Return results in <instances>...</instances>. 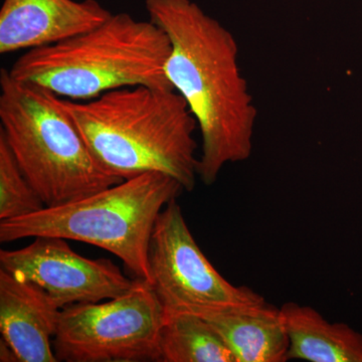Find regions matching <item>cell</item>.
Returning a JSON list of instances; mask_svg holds the SVG:
<instances>
[{"label": "cell", "instance_id": "1", "mask_svg": "<svg viewBox=\"0 0 362 362\" xmlns=\"http://www.w3.org/2000/svg\"><path fill=\"white\" fill-rule=\"evenodd\" d=\"M145 6L170 40L166 77L197 120V173L204 185H213L226 164L250 158L258 117L237 40L192 0H146Z\"/></svg>", "mask_w": 362, "mask_h": 362}, {"label": "cell", "instance_id": "2", "mask_svg": "<svg viewBox=\"0 0 362 362\" xmlns=\"http://www.w3.org/2000/svg\"><path fill=\"white\" fill-rule=\"evenodd\" d=\"M61 103L110 175L125 180L161 173L187 192L194 189L199 176L194 138L199 126L175 89L135 86L89 101L61 98Z\"/></svg>", "mask_w": 362, "mask_h": 362}, {"label": "cell", "instance_id": "3", "mask_svg": "<svg viewBox=\"0 0 362 362\" xmlns=\"http://www.w3.org/2000/svg\"><path fill=\"white\" fill-rule=\"evenodd\" d=\"M170 51L161 28L121 13L70 39L28 49L8 71L57 96L89 101L119 88L173 89L165 73Z\"/></svg>", "mask_w": 362, "mask_h": 362}, {"label": "cell", "instance_id": "4", "mask_svg": "<svg viewBox=\"0 0 362 362\" xmlns=\"http://www.w3.org/2000/svg\"><path fill=\"white\" fill-rule=\"evenodd\" d=\"M0 133L45 206L77 201L123 181L105 170L63 108L42 86L0 70Z\"/></svg>", "mask_w": 362, "mask_h": 362}, {"label": "cell", "instance_id": "5", "mask_svg": "<svg viewBox=\"0 0 362 362\" xmlns=\"http://www.w3.org/2000/svg\"><path fill=\"white\" fill-rule=\"evenodd\" d=\"M185 190L168 175L146 173L37 213L0 221V242L58 237L115 255L135 278L149 281V247L159 214Z\"/></svg>", "mask_w": 362, "mask_h": 362}, {"label": "cell", "instance_id": "6", "mask_svg": "<svg viewBox=\"0 0 362 362\" xmlns=\"http://www.w3.org/2000/svg\"><path fill=\"white\" fill-rule=\"evenodd\" d=\"M163 306L148 282L135 278L120 296L62 309L52 349L58 361H160Z\"/></svg>", "mask_w": 362, "mask_h": 362}, {"label": "cell", "instance_id": "7", "mask_svg": "<svg viewBox=\"0 0 362 362\" xmlns=\"http://www.w3.org/2000/svg\"><path fill=\"white\" fill-rule=\"evenodd\" d=\"M149 285L165 314L201 317L264 303L246 286L230 284L195 242L176 199L159 214L149 247Z\"/></svg>", "mask_w": 362, "mask_h": 362}, {"label": "cell", "instance_id": "8", "mask_svg": "<svg viewBox=\"0 0 362 362\" xmlns=\"http://www.w3.org/2000/svg\"><path fill=\"white\" fill-rule=\"evenodd\" d=\"M66 240L37 237L23 249L1 250L0 266L44 290L62 309L120 296L134 284L110 259L85 258Z\"/></svg>", "mask_w": 362, "mask_h": 362}, {"label": "cell", "instance_id": "9", "mask_svg": "<svg viewBox=\"0 0 362 362\" xmlns=\"http://www.w3.org/2000/svg\"><path fill=\"white\" fill-rule=\"evenodd\" d=\"M111 16L97 0H4L0 54L56 44L96 28Z\"/></svg>", "mask_w": 362, "mask_h": 362}, {"label": "cell", "instance_id": "10", "mask_svg": "<svg viewBox=\"0 0 362 362\" xmlns=\"http://www.w3.org/2000/svg\"><path fill=\"white\" fill-rule=\"evenodd\" d=\"M62 308L40 287L0 269V332L16 361L57 362Z\"/></svg>", "mask_w": 362, "mask_h": 362}, {"label": "cell", "instance_id": "11", "mask_svg": "<svg viewBox=\"0 0 362 362\" xmlns=\"http://www.w3.org/2000/svg\"><path fill=\"white\" fill-rule=\"evenodd\" d=\"M202 318L223 338L235 362L288 361L289 338L280 309L267 302Z\"/></svg>", "mask_w": 362, "mask_h": 362}, {"label": "cell", "instance_id": "12", "mask_svg": "<svg viewBox=\"0 0 362 362\" xmlns=\"http://www.w3.org/2000/svg\"><path fill=\"white\" fill-rule=\"evenodd\" d=\"M288 338V361L362 362V334L345 323H330L315 309L288 302L280 308Z\"/></svg>", "mask_w": 362, "mask_h": 362}, {"label": "cell", "instance_id": "13", "mask_svg": "<svg viewBox=\"0 0 362 362\" xmlns=\"http://www.w3.org/2000/svg\"><path fill=\"white\" fill-rule=\"evenodd\" d=\"M159 349L161 362H235L213 326L192 313L165 314Z\"/></svg>", "mask_w": 362, "mask_h": 362}, {"label": "cell", "instance_id": "14", "mask_svg": "<svg viewBox=\"0 0 362 362\" xmlns=\"http://www.w3.org/2000/svg\"><path fill=\"white\" fill-rule=\"evenodd\" d=\"M45 207L0 133V221L37 213Z\"/></svg>", "mask_w": 362, "mask_h": 362}]
</instances>
